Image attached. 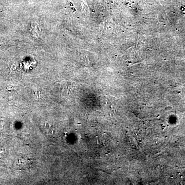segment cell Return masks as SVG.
I'll list each match as a JSON object with an SVG mask.
<instances>
[{"label":"cell","mask_w":185,"mask_h":185,"mask_svg":"<svg viewBox=\"0 0 185 185\" xmlns=\"http://www.w3.org/2000/svg\"><path fill=\"white\" fill-rule=\"evenodd\" d=\"M45 130H47L49 133H52V132H53V130L52 126L49 125V124L45 125Z\"/></svg>","instance_id":"obj_1"}]
</instances>
